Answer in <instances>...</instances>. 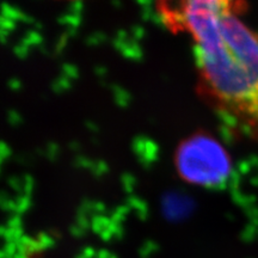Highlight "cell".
I'll list each match as a JSON object with an SVG mask.
<instances>
[{
    "instance_id": "cell-1",
    "label": "cell",
    "mask_w": 258,
    "mask_h": 258,
    "mask_svg": "<svg viewBox=\"0 0 258 258\" xmlns=\"http://www.w3.org/2000/svg\"><path fill=\"white\" fill-rule=\"evenodd\" d=\"M238 2L164 3L161 17L188 32L195 47L201 89L238 127L258 138V31L241 19Z\"/></svg>"
},
{
    "instance_id": "cell-2",
    "label": "cell",
    "mask_w": 258,
    "mask_h": 258,
    "mask_svg": "<svg viewBox=\"0 0 258 258\" xmlns=\"http://www.w3.org/2000/svg\"><path fill=\"white\" fill-rule=\"evenodd\" d=\"M177 172L184 182L200 186H215L227 178L230 159L221 145L207 134L185 138L175 153Z\"/></svg>"
}]
</instances>
